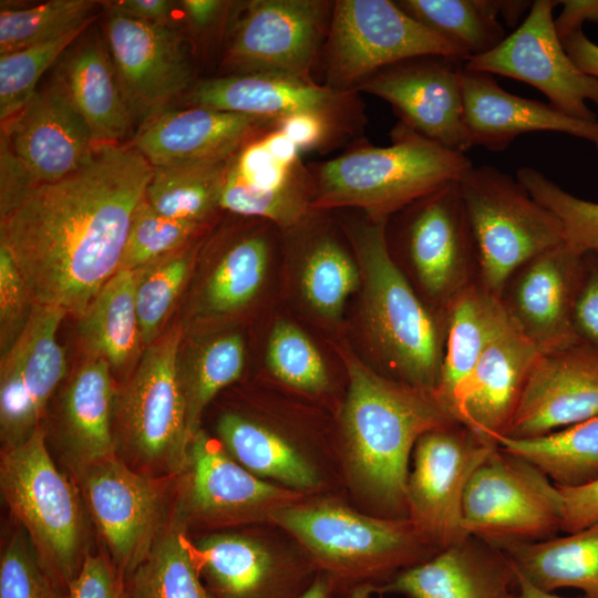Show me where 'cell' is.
<instances>
[{
	"label": "cell",
	"mask_w": 598,
	"mask_h": 598,
	"mask_svg": "<svg viewBox=\"0 0 598 598\" xmlns=\"http://www.w3.org/2000/svg\"><path fill=\"white\" fill-rule=\"evenodd\" d=\"M66 312L34 305L14 343L1 355L0 435L4 447L18 445L40 426L45 405L66 372L56 339Z\"/></svg>",
	"instance_id": "20"
},
{
	"label": "cell",
	"mask_w": 598,
	"mask_h": 598,
	"mask_svg": "<svg viewBox=\"0 0 598 598\" xmlns=\"http://www.w3.org/2000/svg\"><path fill=\"white\" fill-rule=\"evenodd\" d=\"M558 0H535L522 23L493 50L464 66L525 82L570 116L596 121L587 101L598 105V80L584 73L559 40L553 18Z\"/></svg>",
	"instance_id": "12"
},
{
	"label": "cell",
	"mask_w": 598,
	"mask_h": 598,
	"mask_svg": "<svg viewBox=\"0 0 598 598\" xmlns=\"http://www.w3.org/2000/svg\"><path fill=\"white\" fill-rule=\"evenodd\" d=\"M473 166L464 154L424 137L403 123L388 146L354 148L319 165L310 176L311 207H359L388 218Z\"/></svg>",
	"instance_id": "3"
},
{
	"label": "cell",
	"mask_w": 598,
	"mask_h": 598,
	"mask_svg": "<svg viewBox=\"0 0 598 598\" xmlns=\"http://www.w3.org/2000/svg\"><path fill=\"white\" fill-rule=\"evenodd\" d=\"M516 178L559 218L565 244L581 255L598 250V203L571 195L533 167H520Z\"/></svg>",
	"instance_id": "44"
},
{
	"label": "cell",
	"mask_w": 598,
	"mask_h": 598,
	"mask_svg": "<svg viewBox=\"0 0 598 598\" xmlns=\"http://www.w3.org/2000/svg\"><path fill=\"white\" fill-rule=\"evenodd\" d=\"M332 4L321 0H252L246 3L224 62L234 73H268L311 80Z\"/></svg>",
	"instance_id": "14"
},
{
	"label": "cell",
	"mask_w": 598,
	"mask_h": 598,
	"mask_svg": "<svg viewBox=\"0 0 598 598\" xmlns=\"http://www.w3.org/2000/svg\"><path fill=\"white\" fill-rule=\"evenodd\" d=\"M326 38V85L343 91H355L378 71L406 59H468L390 0L334 1Z\"/></svg>",
	"instance_id": "8"
},
{
	"label": "cell",
	"mask_w": 598,
	"mask_h": 598,
	"mask_svg": "<svg viewBox=\"0 0 598 598\" xmlns=\"http://www.w3.org/2000/svg\"><path fill=\"white\" fill-rule=\"evenodd\" d=\"M508 321L499 298L478 279L461 290L448 305L443 363L435 394L452 414L478 360Z\"/></svg>",
	"instance_id": "30"
},
{
	"label": "cell",
	"mask_w": 598,
	"mask_h": 598,
	"mask_svg": "<svg viewBox=\"0 0 598 598\" xmlns=\"http://www.w3.org/2000/svg\"><path fill=\"white\" fill-rule=\"evenodd\" d=\"M360 278L359 268L346 249L332 237L321 236L306 255L301 288L319 313L334 319L358 288Z\"/></svg>",
	"instance_id": "42"
},
{
	"label": "cell",
	"mask_w": 598,
	"mask_h": 598,
	"mask_svg": "<svg viewBox=\"0 0 598 598\" xmlns=\"http://www.w3.org/2000/svg\"><path fill=\"white\" fill-rule=\"evenodd\" d=\"M494 546L535 587L548 592L575 588L598 598V520L561 537Z\"/></svg>",
	"instance_id": "32"
},
{
	"label": "cell",
	"mask_w": 598,
	"mask_h": 598,
	"mask_svg": "<svg viewBox=\"0 0 598 598\" xmlns=\"http://www.w3.org/2000/svg\"><path fill=\"white\" fill-rule=\"evenodd\" d=\"M538 354L508 321L462 388L453 408L455 419L483 443L497 446L507 432Z\"/></svg>",
	"instance_id": "25"
},
{
	"label": "cell",
	"mask_w": 598,
	"mask_h": 598,
	"mask_svg": "<svg viewBox=\"0 0 598 598\" xmlns=\"http://www.w3.org/2000/svg\"><path fill=\"white\" fill-rule=\"evenodd\" d=\"M65 598H132L124 577L102 555L86 553L76 576L65 590Z\"/></svg>",
	"instance_id": "50"
},
{
	"label": "cell",
	"mask_w": 598,
	"mask_h": 598,
	"mask_svg": "<svg viewBox=\"0 0 598 598\" xmlns=\"http://www.w3.org/2000/svg\"><path fill=\"white\" fill-rule=\"evenodd\" d=\"M87 27L54 40L2 54L0 58V118L7 122L19 113L38 90L43 73Z\"/></svg>",
	"instance_id": "43"
},
{
	"label": "cell",
	"mask_w": 598,
	"mask_h": 598,
	"mask_svg": "<svg viewBox=\"0 0 598 598\" xmlns=\"http://www.w3.org/2000/svg\"><path fill=\"white\" fill-rule=\"evenodd\" d=\"M269 245L261 233L234 241L223 254L204 290L206 307L217 313L236 311L248 305L264 283Z\"/></svg>",
	"instance_id": "40"
},
{
	"label": "cell",
	"mask_w": 598,
	"mask_h": 598,
	"mask_svg": "<svg viewBox=\"0 0 598 598\" xmlns=\"http://www.w3.org/2000/svg\"><path fill=\"white\" fill-rule=\"evenodd\" d=\"M128 580L132 598H214L198 574L182 520L165 526Z\"/></svg>",
	"instance_id": "37"
},
{
	"label": "cell",
	"mask_w": 598,
	"mask_h": 598,
	"mask_svg": "<svg viewBox=\"0 0 598 598\" xmlns=\"http://www.w3.org/2000/svg\"><path fill=\"white\" fill-rule=\"evenodd\" d=\"M200 225L164 216L144 197L132 216L118 270L137 271L177 251Z\"/></svg>",
	"instance_id": "46"
},
{
	"label": "cell",
	"mask_w": 598,
	"mask_h": 598,
	"mask_svg": "<svg viewBox=\"0 0 598 598\" xmlns=\"http://www.w3.org/2000/svg\"><path fill=\"white\" fill-rule=\"evenodd\" d=\"M561 519L558 486L498 446L474 472L463 497L464 532L492 545L551 538L561 532Z\"/></svg>",
	"instance_id": "9"
},
{
	"label": "cell",
	"mask_w": 598,
	"mask_h": 598,
	"mask_svg": "<svg viewBox=\"0 0 598 598\" xmlns=\"http://www.w3.org/2000/svg\"><path fill=\"white\" fill-rule=\"evenodd\" d=\"M410 17L446 39L468 59L496 48L505 38L503 25L481 0H399Z\"/></svg>",
	"instance_id": "39"
},
{
	"label": "cell",
	"mask_w": 598,
	"mask_h": 598,
	"mask_svg": "<svg viewBox=\"0 0 598 598\" xmlns=\"http://www.w3.org/2000/svg\"><path fill=\"white\" fill-rule=\"evenodd\" d=\"M567 54L586 74L598 80V44L579 30L561 41Z\"/></svg>",
	"instance_id": "55"
},
{
	"label": "cell",
	"mask_w": 598,
	"mask_h": 598,
	"mask_svg": "<svg viewBox=\"0 0 598 598\" xmlns=\"http://www.w3.org/2000/svg\"><path fill=\"white\" fill-rule=\"evenodd\" d=\"M0 487L41 561L66 590L86 555L84 512L79 492L52 460L41 427L2 450Z\"/></svg>",
	"instance_id": "5"
},
{
	"label": "cell",
	"mask_w": 598,
	"mask_h": 598,
	"mask_svg": "<svg viewBox=\"0 0 598 598\" xmlns=\"http://www.w3.org/2000/svg\"><path fill=\"white\" fill-rule=\"evenodd\" d=\"M595 252H597V254H598V250H597V251H595Z\"/></svg>",
	"instance_id": "61"
},
{
	"label": "cell",
	"mask_w": 598,
	"mask_h": 598,
	"mask_svg": "<svg viewBox=\"0 0 598 598\" xmlns=\"http://www.w3.org/2000/svg\"><path fill=\"white\" fill-rule=\"evenodd\" d=\"M2 124L3 144L33 185L56 182L79 169L95 143L59 74L38 89L22 110Z\"/></svg>",
	"instance_id": "21"
},
{
	"label": "cell",
	"mask_w": 598,
	"mask_h": 598,
	"mask_svg": "<svg viewBox=\"0 0 598 598\" xmlns=\"http://www.w3.org/2000/svg\"><path fill=\"white\" fill-rule=\"evenodd\" d=\"M267 364L283 383L305 392H319L329 384L326 363L312 341L298 327L280 321L271 330Z\"/></svg>",
	"instance_id": "47"
},
{
	"label": "cell",
	"mask_w": 598,
	"mask_h": 598,
	"mask_svg": "<svg viewBox=\"0 0 598 598\" xmlns=\"http://www.w3.org/2000/svg\"><path fill=\"white\" fill-rule=\"evenodd\" d=\"M181 341L176 327L147 346L116 400L122 442L148 475H179L186 464L190 437L178 373Z\"/></svg>",
	"instance_id": "7"
},
{
	"label": "cell",
	"mask_w": 598,
	"mask_h": 598,
	"mask_svg": "<svg viewBox=\"0 0 598 598\" xmlns=\"http://www.w3.org/2000/svg\"><path fill=\"white\" fill-rule=\"evenodd\" d=\"M516 578L517 580H516L515 598H568V597L558 596L554 592H548V591H545L535 587L527 579H525L517 570H516ZM574 598H589V597L584 595V596L574 597Z\"/></svg>",
	"instance_id": "59"
},
{
	"label": "cell",
	"mask_w": 598,
	"mask_h": 598,
	"mask_svg": "<svg viewBox=\"0 0 598 598\" xmlns=\"http://www.w3.org/2000/svg\"><path fill=\"white\" fill-rule=\"evenodd\" d=\"M355 93L286 75L231 73L194 84L186 102L190 106L277 120L312 115L343 135L360 124Z\"/></svg>",
	"instance_id": "18"
},
{
	"label": "cell",
	"mask_w": 598,
	"mask_h": 598,
	"mask_svg": "<svg viewBox=\"0 0 598 598\" xmlns=\"http://www.w3.org/2000/svg\"><path fill=\"white\" fill-rule=\"evenodd\" d=\"M107 6L140 20L166 23L173 2L167 0H118L109 2Z\"/></svg>",
	"instance_id": "56"
},
{
	"label": "cell",
	"mask_w": 598,
	"mask_h": 598,
	"mask_svg": "<svg viewBox=\"0 0 598 598\" xmlns=\"http://www.w3.org/2000/svg\"><path fill=\"white\" fill-rule=\"evenodd\" d=\"M563 498L561 532L574 533L598 520V480L578 487H558Z\"/></svg>",
	"instance_id": "52"
},
{
	"label": "cell",
	"mask_w": 598,
	"mask_h": 598,
	"mask_svg": "<svg viewBox=\"0 0 598 598\" xmlns=\"http://www.w3.org/2000/svg\"><path fill=\"white\" fill-rule=\"evenodd\" d=\"M217 433L226 452L259 478L296 488H312L318 484L316 471L300 452L256 421L225 413L217 422Z\"/></svg>",
	"instance_id": "34"
},
{
	"label": "cell",
	"mask_w": 598,
	"mask_h": 598,
	"mask_svg": "<svg viewBox=\"0 0 598 598\" xmlns=\"http://www.w3.org/2000/svg\"><path fill=\"white\" fill-rule=\"evenodd\" d=\"M137 272L118 270L109 279L80 316V333L111 368L122 369L142 343L135 306Z\"/></svg>",
	"instance_id": "33"
},
{
	"label": "cell",
	"mask_w": 598,
	"mask_h": 598,
	"mask_svg": "<svg viewBox=\"0 0 598 598\" xmlns=\"http://www.w3.org/2000/svg\"><path fill=\"white\" fill-rule=\"evenodd\" d=\"M105 33L132 115L145 121L193 86L183 38L166 23L140 20L109 7Z\"/></svg>",
	"instance_id": "17"
},
{
	"label": "cell",
	"mask_w": 598,
	"mask_h": 598,
	"mask_svg": "<svg viewBox=\"0 0 598 598\" xmlns=\"http://www.w3.org/2000/svg\"><path fill=\"white\" fill-rule=\"evenodd\" d=\"M99 3L93 0H51L29 8L2 9L1 55L89 27L95 19Z\"/></svg>",
	"instance_id": "41"
},
{
	"label": "cell",
	"mask_w": 598,
	"mask_h": 598,
	"mask_svg": "<svg viewBox=\"0 0 598 598\" xmlns=\"http://www.w3.org/2000/svg\"><path fill=\"white\" fill-rule=\"evenodd\" d=\"M202 579L214 598H291L292 582L268 549L237 534H215L190 543Z\"/></svg>",
	"instance_id": "28"
},
{
	"label": "cell",
	"mask_w": 598,
	"mask_h": 598,
	"mask_svg": "<svg viewBox=\"0 0 598 598\" xmlns=\"http://www.w3.org/2000/svg\"><path fill=\"white\" fill-rule=\"evenodd\" d=\"M278 131L299 151L326 146L340 134L332 125L312 115H296L280 120Z\"/></svg>",
	"instance_id": "53"
},
{
	"label": "cell",
	"mask_w": 598,
	"mask_h": 598,
	"mask_svg": "<svg viewBox=\"0 0 598 598\" xmlns=\"http://www.w3.org/2000/svg\"><path fill=\"white\" fill-rule=\"evenodd\" d=\"M363 282V312L381 362L400 382L434 392L444 354L446 320L423 303L388 240L386 219L372 218L352 236Z\"/></svg>",
	"instance_id": "4"
},
{
	"label": "cell",
	"mask_w": 598,
	"mask_h": 598,
	"mask_svg": "<svg viewBox=\"0 0 598 598\" xmlns=\"http://www.w3.org/2000/svg\"><path fill=\"white\" fill-rule=\"evenodd\" d=\"M58 74L86 122L95 145L122 144L131 131L132 113L104 44L96 39L81 43Z\"/></svg>",
	"instance_id": "31"
},
{
	"label": "cell",
	"mask_w": 598,
	"mask_h": 598,
	"mask_svg": "<svg viewBox=\"0 0 598 598\" xmlns=\"http://www.w3.org/2000/svg\"><path fill=\"white\" fill-rule=\"evenodd\" d=\"M181 4L190 25L197 30H204L217 20L227 2L219 0H183Z\"/></svg>",
	"instance_id": "57"
},
{
	"label": "cell",
	"mask_w": 598,
	"mask_h": 598,
	"mask_svg": "<svg viewBox=\"0 0 598 598\" xmlns=\"http://www.w3.org/2000/svg\"><path fill=\"white\" fill-rule=\"evenodd\" d=\"M584 256L565 243L549 248L520 266L502 290L499 300L509 321L539 353L578 341L574 310Z\"/></svg>",
	"instance_id": "19"
},
{
	"label": "cell",
	"mask_w": 598,
	"mask_h": 598,
	"mask_svg": "<svg viewBox=\"0 0 598 598\" xmlns=\"http://www.w3.org/2000/svg\"><path fill=\"white\" fill-rule=\"evenodd\" d=\"M483 8L496 19L501 16L508 27H515L524 13H528L533 1L529 0H481Z\"/></svg>",
	"instance_id": "58"
},
{
	"label": "cell",
	"mask_w": 598,
	"mask_h": 598,
	"mask_svg": "<svg viewBox=\"0 0 598 598\" xmlns=\"http://www.w3.org/2000/svg\"><path fill=\"white\" fill-rule=\"evenodd\" d=\"M189 262L186 255L175 251L136 271L135 306L142 343L146 347L158 338L186 279Z\"/></svg>",
	"instance_id": "45"
},
{
	"label": "cell",
	"mask_w": 598,
	"mask_h": 598,
	"mask_svg": "<svg viewBox=\"0 0 598 598\" xmlns=\"http://www.w3.org/2000/svg\"><path fill=\"white\" fill-rule=\"evenodd\" d=\"M34 303L8 249L0 245V344L1 355L24 329Z\"/></svg>",
	"instance_id": "49"
},
{
	"label": "cell",
	"mask_w": 598,
	"mask_h": 598,
	"mask_svg": "<svg viewBox=\"0 0 598 598\" xmlns=\"http://www.w3.org/2000/svg\"><path fill=\"white\" fill-rule=\"evenodd\" d=\"M25 533L7 543L0 558V598H65Z\"/></svg>",
	"instance_id": "48"
},
{
	"label": "cell",
	"mask_w": 598,
	"mask_h": 598,
	"mask_svg": "<svg viewBox=\"0 0 598 598\" xmlns=\"http://www.w3.org/2000/svg\"><path fill=\"white\" fill-rule=\"evenodd\" d=\"M279 123L271 117L190 106L148 117L130 144L153 167L226 161L278 131Z\"/></svg>",
	"instance_id": "23"
},
{
	"label": "cell",
	"mask_w": 598,
	"mask_h": 598,
	"mask_svg": "<svg viewBox=\"0 0 598 598\" xmlns=\"http://www.w3.org/2000/svg\"><path fill=\"white\" fill-rule=\"evenodd\" d=\"M179 475L181 514L197 519L237 518L287 496L243 467L202 430L189 441Z\"/></svg>",
	"instance_id": "27"
},
{
	"label": "cell",
	"mask_w": 598,
	"mask_h": 598,
	"mask_svg": "<svg viewBox=\"0 0 598 598\" xmlns=\"http://www.w3.org/2000/svg\"><path fill=\"white\" fill-rule=\"evenodd\" d=\"M346 363L343 427L352 466L379 502L408 507L409 462L417 440L457 420L434 392L386 379L353 357Z\"/></svg>",
	"instance_id": "2"
},
{
	"label": "cell",
	"mask_w": 598,
	"mask_h": 598,
	"mask_svg": "<svg viewBox=\"0 0 598 598\" xmlns=\"http://www.w3.org/2000/svg\"><path fill=\"white\" fill-rule=\"evenodd\" d=\"M272 519L341 578L379 577L413 565L419 535L412 523L358 514L338 505L289 506Z\"/></svg>",
	"instance_id": "10"
},
{
	"label": "cell",
	"mask_w": 598,
	"mask_h": 598,
	"mask_svg": "<svg viewBox=\"0 0 598 598\" xmlns=\"http://www.w3.org/2000/svg\"><path fill=\"white\" fill-rule=\"evenodd\" d=\"M461 59L421 55L389 65L363 81L362 91L386 101L401 123L442 146L471 147L464 123Z\"/></svg>",
	"instance_id": "16"
},
{
	"label": "cell",
	"mask_w": 598,
	"mask_h": 598,
	"mask_svg": "<svg viewBox=\"0 0 598 598\" xmlns=\"http://www.w3.org/2000/svg\"><path fill=\"white\" fill-rule=\"evenodd\" d=\"M83 498L110 560L130 578L163 533L165 496L159 477L113 456L82 473Z\"/></svg>",
	"instance_id": "13"
},
{
	"label": "cell",
	"mask_w": 598,
	"mask_h": 598,
	"mask_svg": "<svg viewBox=\"0 0 598 598\" xmlns=\"http://www.w3.org/2000/svg\"><path fill=\"white\" fill-rule=\"evenodd\" d=\"M497 446L532 463L558 487L598 480V414L533 439L502 437Z\"/></svg>",
	"instance_id": "35"
},
{
	"label": "cell",
	"mask_w": 598,
	"mask_h": 598,
	"mask_svg": "<svg viewBox=\"0 0 598 598\" xmlns=\"http://www.w3.org/2000/svg\"><path fill=\"white\" fill-rule=\"evenodd\" d=\"M461 85L471 147L503 151L522 134L545 131L586 140L598 151V120L577 118L550 103L520 97L501 87L493 74L465 66Z\"/></svg>",
	"instance_id": "24"
},
{
	"label": "cell",
	"mask_w": 598,
	"mask_h": 598,
	"mask_svg": "<svg viewBox=\"0 0 598 598\" xmlns=\"http://www.w3.org/2000/svg\"><path fill=\"white\" fill-rule=\"evenodd\" d=\"M245 365V344L239 334H225L178 360L189 437L199 430L202 414L213 398L235 382Z\"/></svg>",
	"instance_id": "38"
},
{
	"label": "cell",
	"mask_w": 598,
	"mask_h": 598,
	"mask_svg": "<svg viewBox=\"0 0 598 598\" xmlns=\"http://www.w3.org/2000/svg\"><path fill=\"white\" fill-rule=\"evenodd\" d=\"M153 166L131 144L96 145L75 172L1 209L0 245L34 305L81 316L120 269Z\"/></svg>",
	"instance_id": "1"
},
{
	"label": "cell",
	"mask_w": 598,
	"mask_h": 598,
	"mask_svg": "<svg viewBox=\"0 0 598 598\" xmlns=\"http://www.w3.org/2000/svg\"><path fill=\"white\" fill-rule=\"evenodd\" d=\"M516 580V570L503 550L467 535L373 592L408 598H515Z\"/></svg>",
	"instance_id": "26"
},
{
	"label": "cell",
	"mask_w": 598,
	"mask_h": 598,
	"mask_svg": "<svg viewBox=\"0 0 598 598\" xmlns=\"http://www.w3.org/2000/svg\"><path fill=\"white\" fill-rule=\"evenodd\" d=\"M333 589L327 575H318L299 598H331Z\"/></svg>",
	"instance_id": "60"
},
{
	"label": "cell",
	"mask_w": 598,
	"mask_h": 598,
	"mask_svg": "<svg viewBox=\"0 0 598 598\" xmlns=\"http://www.w3.org/2000/svg\"><path fill=\"white\" fill-rule=\"evenodd\" d=\"M560 14L554 20L556 33L560 41L582 30L586 21L598 23V0H561Z\"/></svg>",
	"instance_id": "54"
},
{
	"label": "cell",
	"mask_w": 598,
	"mask_h": 598,
	"mask_svg": "<svg viewBox=\"0 0 598 598\" xmlns=\"http://www.w3.org/2000/svg\"><path fill=\"white\" fill-rule=\"evenodd\" d=\"M230 159L153 167L145 199L164 216L203 224L220 208Z\"/></svg>",
	"instance_id": "36"
},
{
	"label": "cell",
	"mask_w": 598,
	"mask_h": 598,
	"mask_svg": "<svg viewBox=\"0 0 598 598\" xmlns=\"http://www.w3.org/2000/svg\"><path fill=\"white\" fill-rule=\"evenodd\" d=\"M497 446L483 443L458 421L431 430L416 442L406 503L412 524L441 549L466 537L462 505L477 467Z\"/></svg>",
	"instance_id": "11"
},
{
	"label": "cell",
	"mask_w": 598,
	"mask_h": 598,
	"mask_svg": "<svg viewBox=\"0 0 598 598\" xmlns=\"http://www.w3.org/2000/svg\"><path fill=\"white\" fill-rule=\"evenodd\" d=\"M116 400L111 367L100 357L84 363L69 383L62 400V435L79 474L115 456Z\"/></svg>",
	"instance_id": "29"
},
{
	"label": "cell",
	"mask_w": 598,
	"mask_h": 598,
	"mask_svg": "<svg viewBox=\"0 0 598 598\" xmlns=\"http://www.w3.org/2000/svg\"><path fill=\"white\" fill-rule=\"evenodd\" d=\"M477 251V279L499 298L525 262L564 240L559 218L509 174L472 166L457 181Z\"/></svg>",
	"instance_id": "6"
},
{
	"label": "cell",
	"mask_w": 598,
	"mask_h": 598,
	"mask_svg": "<svg viewBox=\"0 0 598 598\" xmlns=\"http://www.w3.org/2000/svg\"><path fill=\"white\" fill-rule=\"evenodd\" d=\"M598 414V349L580 340L539 353L505 436L533 439Z\"/></svg>",
	"instance_id": "22"
},
{
	"label": "cell",
	"mask_w": 598,
	"mask_h": 598,
	"mask_svg": "<svg viewBox=\"0 0 598 598\" xmlns=\"http://www.w3.org/2000/svg\"><path fill=\"white\" fill-rule=\"evenodd\" d=\"M403 243L415 276L427 296L446 309L477 279V251L461 197L451 182L411 204Z\"/></svg>",
	"instance_id": "15"
},
{
	"label": "cell",
	"mask_w": 598,
	"mask_h": 598,
	"mask_svg": "<svg viewBox=\"0 0 598 598\" xmlns=\"http://www.w3.org/2000/svg\"><path fill=\"white\" fill-rule=\"evenodd\" d=\"M585 269L574 310L578 340L598 349V254L584 256Z\"/></svg>",
	"instance_id": "51"
}]
</instances>
